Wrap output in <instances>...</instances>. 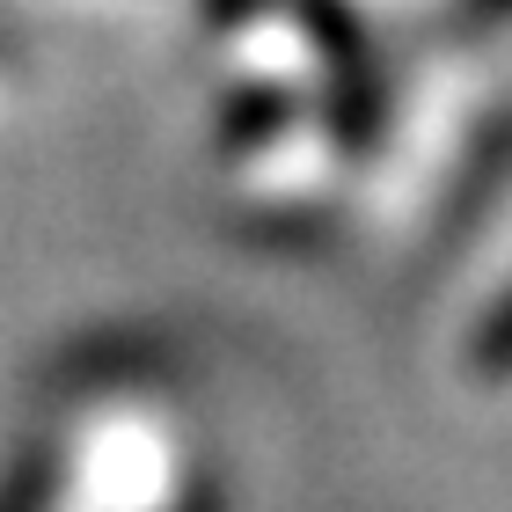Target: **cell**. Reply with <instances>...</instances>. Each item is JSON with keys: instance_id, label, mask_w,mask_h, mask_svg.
Here are the masks:
<instances>
[{"instance_id": "1", "label": "cell", "mask_w": 512, "mask_h": 512, "mask_svg": "<svg viewBox=\"0 0 512 512\" xmlns=\"http://www.w3.org/2000/svg\"><path fill=\"white\" fill-rule=\"evenodd\" d=\"M469 374H476V381H512V293L476 322V337H469Z\"/></svg>"}, {"instance_id": "2", "label": "cell", "mask_w": 512, "mask_h": 512, "mask_svg": "<svg viewBox=\"0 0 512 512\" xmlns=\"http://www.w3.org/2000/svg\"><path fill=\"white\" fill-rule=\"evenodd\" d=\"M154 512H220V498L198 491V498H169V505H154Z\"/></svg>"}]
</instances>
